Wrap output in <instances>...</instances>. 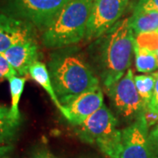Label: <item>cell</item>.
I'll return each instance as SVG.
<instances>
[{
	"label": "cell",
	"mask_w": 158,
	"mask_h": 158,
	"mask_svg": "<svg viewBox=\"0 0 158 158\" xmlns=\"http://www.w3.org/2000/svg\"><path fill=\"white\" fill-rule=\"evenodd\" d=\"M69 0H6L5 13L33 25L41 32Z\"/></svg>",
	"instance_id": "obj_5"
},
{
	"label": "cell",
	"mask_w": 158,
	"mask_h": 158,
	"mask_svg": "<svg viewBox=\"0 0 158 158\" xmlns=\"http://www.w3.org/2000/svg\"><path fill=\"white\" fill-rule=\"evenodd\" d=\"M143 117L145 118V121L147 123L148 128L152 126H156L158 121V114L150 111L148 108L145 107L143 110Z\"/></svg>",
	"instance_id": "obj_23"
},
{
	"label": "cell",
	"mask_w": 158,
	"mask_h": 158,
	"mask_svg": "<svg viewBox=\"0 0 158 158\" xmlns=\"http://www.w3.org/2000/svg\"><path fill=\"white\" fill-rule=\"evenodd\" d=\"M48 69L62 106H68L84 93L100 88L99 78L77 47H67L53 52Z\"/></svg>",
	"instance_id": "obj_2"
},
{
	"label": "cell",
	"mask_w": 158,
	"mask_h": 158,
	"mask_svg": "<svg viewBox=\"0 0 158 158\" xmlns=\"http://www.w3.org/2000/svg\"><path fill=\"white\" fill-rule=\"evenodd\" d=\"M104 106V94L101 88L88 91L63 106L62 114L74 127L81 125L91 114Z\"/></svg>",
	"instance_id": "obj_9"
},
{
	"label": "cell",
	"mask_w": 158,
	"mask_h": 158,
	"mask_svg": "<svg viewBox=\"0 0 158 158\" xmlns=\"http://www.w3.org/2000/svg\"><path fill=\"white\" fill-rule=\"evenodd\" d=\"M135 8L158 11V0H139Z\"/></svg>",
	"instance_id": "obj_21"
},
{
	"label": "cell",
	"mask_w": 158,
	"mask_h": 158,
	"mask_svg": "<svg viewBox=\"0 0 158 158\" xmlns=\"http://www.w3.org/2000/svg\"><path fill=\"white\" fill-rule=\"evenodd\" d=\"M29 75L31 78L45 90L46 92L48 94V96L51 98L52 102L54 103V105L60 110L61 113H62L63 106L57 98L56 94L54 90V86L51 81L50 74L46 64L40 61L35 62L29 69Z\"/></svg>",
	"instance_id": "obj_13"
},
{
	"label": "cell",
	"mask_w": 158,
	"mask_h": 158,
	"mask_svg": "<svg viewBox=\"0 0 158 158\" xmlns=\"http://www.w3.org/2000/svg\"><path fill=\"white\" fill-rule=\"evenodd\" d=\"M135 34L129 18L118 20L90 44V65L106 89L123 77L134 54Z\"/></svg>",
	"instance_id": "obj_1"
},
{
	"label": "cell",
	"mask_w": 158,
	"mask_h": 158,
	"mask_svg": "<svg viewBox=\"0 0 158 158\" xmlns=\"http://www.w3.org/2000/svg\"><path fill=\"white\" fill-rule=\"evenodd\" d=\"M11 147L8 145H5L0 147V158H10Z\"/></svg>",
	"instance_id": "obj_24"
},
{
	"label": "cell",
	"mask_w": 158,
	"mask_h": 158,
	"mask_svg": "<svg viewBox=\"0 0 158 158\" xmlns=\"http://www.w3.org/2000/svg\"><path fill=\"white\" fill-rule=\"evenodd\" d=\"M106 91L114 111L125 120L135 121L146 107L137 91L135 76L130 69Z\"/></svg>",
	"instance_id": "obj_6"
},
{
	"label": "cell",
	"mask_w": 158,
	"mask_h": 158,
	"mask_svg": "<svg viewBox=\"0 0 158 158\" xmlns=\"http://www.w3.org/2000/svg\"><path fill=\"white\" fill-rule=\"evenodd\" d=\"M27 158H58L49 149L45 147L35 148L33 152L29 155Z\"/></svg>",
	"instance_id": "obj_20"
},
{
	"label": "cell",
	"mask_w": 158,
	"mask_h": 158,
	"mask_svg": "<svg viewBox=\"0 0 158 158\" xmlns=\"http://www.w3.org/2000/svg\"><path fill=\"white\" fill-rule=\"evenodd\" d=\"M93 0H69L42 31L41 41L48 48L76 45L85 38Z\"/></svg>",
	"instance_id": "obj_3"
},
{
	"label": "cell",
	"mask_w": 158,
	"mask_h": 158,
	"mask_svg": "<svg viewBox=\"0 0 158 158\" xmlns=\"http://www.w3.org/2000/svg\"><path fill=\"white\" fill-rule=\"evenodd\" d=\"M118 158H156L143 112L132 124L122 129Z\"/></svg>",
	"instance_id": "obj_8"
},
{
	"label": "cell",
	"mask_w": 158,
	"mask_h": 158,
	"mask_svg": "<svg viewBox=\"0 0 158 158\" xmlns=\"http://www.w3.org/2000/svg\"><path fill=\"white\" fill-rule=\"evenodd\" d=\"M135 84L141 100L143 101L144 106L147 107L148 105L151 100L154 92V88L156 84L155 76L153 74L151 75L143 74V75L135 76Z\"/></svg>",
	"instance_id": "obj_17"
},
{
	"label": "cell",
	"mask_w": 158,
	"mask_h": 158,
	"mask_svg": "<svg viewBox=\"0 0 158 158\" xmlns=\"http://www.w3.org/2000/svg\"><path fill=\"white\" fill-rule=\"evenodd\" d=\"M35 34L33 25L0 12V55L23 40L36 36Z\"/></svg>",
	"instance_id": "obj_11"
},
{
	"label": "cell",
	"mask_w": 158,
	"mask_h": 158,
	"mask_svg": "<svg viewBox=\"0 0 158 158\" xmlns=\"http://www.w3.org/2000/svg\"><path fill=\"white\" fill-rule=\"evenodd\" d=\"M14 76H18L16 70L6 60V57L0 55V81L3 79L8 80Z\"/></svg>",
	"instance_id": "obj_18"
},
{
	"label": "cell",
	"mask_w": 158,
	"mask_h": 158,
	"mask_svg": "<svg viewBox=\"0 0 158 158\" xmlns=\"http://www.w3.org/2000/svg\"><path fill=\"white\" fill-rule=\"evenodd\" d=\"M129 0H93L85 40H95L120 20Z\"/></svg>",
	"instance_id": "obj_7"
},
{
	"label": "cell",
	"mask_w": 158,
	"mask_h": 158,
	"mask_svg": "<svg viewBox=\"0 0 158 158\" xmlns=\"http://www.w3.org/2000/svg\"><path fill=\"white\" fill-rule=\"evenodd\" d=\"M21 119L13 117L11 108L0 105V144H7L17 135Z\"/></svg>",
	"instance_id": "obj_14"
},
{
	"label": "cell",
	"mask_w": 158,
	"mask_h": 158,
	"mask_svg": "<svg viewBox=\"0 0 158 158\" xmlns=\"http://www.w3.org/2000/svg\"><path fill=\"white\" fill-rule=\"evenodd\" d=\"M149 141L156 158H158V124L149 133Z\"/></svg>",
	"instance_id": "obj_22"
},
{
	"label": "cell",
	"mask_w": 158,
	"mask_h": 158,
	"mask_svg": "<svg viewBox=\"0 0 158 158\" xmlns=\"http://www.w3.org/2000/svg\"><path fill=\"white\" fill-rule=\"evenodd\" d=\"M76 127L82 141L96 145L109 158H118L122 130L118 129V119L105 105Z\"/></svg>",
	"instance_id": "obj_4"
},
{
	"label": "cell",
	"mask_w": 158,
	"mask_h": 158,
	"mask_svg": "<svg viewBox=\"0 0 158 158\" xmlns=\"http://www.w3.org/2000/svg\"><path fill=\"white\" fill-rule=\"evenodd\" d=\"M153 75L155 76V78H156V84H155V88H154L151 100L148 105L147 108L158 114V71L153 73Z\"/></svg>",
	"instance_id": "obj_19"
},
{
	"label": "cell",
	"mask_w": 158,
	"mask_h": 158,
	"mask_svg": "<svg viewBox=\"0 0 158 158\" xmlns=\"http://www.w3.org/2000/svg\"><path fill=\"white\" fill-rule=\"evenodd\" d=\"M156 56H157V60H158V51L156 52Z\"/></svg>",
	"instance_id": "obj_25"
},
{
	"label": "cell",
	"mask_w": 158,
	"mask_h": 158,
	"mask_svg": "<svg viewBox=\"0 0 158 158\" xmlns=\"http://www.w3.org/2000/svg\"><path fill=\"white\" fill-rule=\"evenodd\" d=\"M134 54L135 57V67L141 73H151L158 69L157 56L156 52L141 48L136 44L135 39Z\"/></svg>",
	"instance_id": "obj_15"
},
{
	"label": "cell",
	"mask_w": 158,
	"mask_h": 158,
	"mask_svg": "<svg viewBox=\"0 0 158 158\" xmlns=\"http://www.w3.org/2000/svg\"><path fill=\"white\" fill-rule=\"evenodd\" d=\"M9 81V85H10V92H11V112L13 117L19 119H21V115L19 113V100L24 91V87L27 82V77H18L14 76L10 79Z\"/></svg>",
	"instance_id": "obj_16"
},
{
	"label": "cell",
	"mask_w": 158,
	"mask_h": 158,
	"mask_svg": "<svg viewBox=\"0 0 158 158\" xmlns=\"http://www.w3.org/2000/svg\"><path fill=\"white\" fill-rule=\"evenodd\" d=\"M129 21L135 35L152 32L158 29V11L135 8Z\"/></svg>",
	"instance_id": "obj_12"
},
{
	"label": "cell",
	"mask_w": 158,
	"mask_h": 158,
	"mask_svg": "<svg viewBox=\"0 0 158 158\" xmlns=\"http://www.w3.org/2000/svg\"><path fill=\"white\" fill-rule=\"evenodd\" d=\"M11 63L19 77H26L29 69L40 57L39 44L36 36L23 40L1 54Z\"/></svg>",
	"instance_id": "obj_10"
}]
</instances>
